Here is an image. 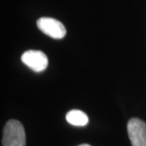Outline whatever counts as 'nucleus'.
Returning a JSON list of instances; mask_svg holds the SVG:
<instances>
[{
    "label": "nucleus",
    "mask_w": 146,
    "mask_h": 146,
    "mask_svg": "<svg viewBox=\"0 0 146 146\" xmlns=\"http://www.w3.org/2000/svg\"><path fill=\"white\" fill-rule=\"evenodd\" d=\"M66 119L70 124L77 127H84L89 123V117L87 115L79 110H72L66 115Z\"/></svg>",
    "instance_id": "obj_5"
},
{
    "label": "nucleus",
    "mask_w": 146,
    "mask_h": 146,
    "mask_svg": "<svg viewBox=\"0 0 146 146\" xmlns=\"http://www.w3.org/2000/svg\"><path fill=\"white\" fill-rule=\"evenodd\" d=\"M127 133L131 146H146V123L133 118L127 123Z\"/></svg>",
    "instance_id": "obj_3"
},
{
    "label": "nucleus",
    "mask_w": 146,
    "mask_h": 146,
    "mask_svg": "<svg viewBox=\"0 0 146 146\" xmlns=\"http://www.w3.org/2000/svg\"><path fill=\"white\" fill-rule=\"evenodd\" d=\"M3 146H25V131L21 122L11 119L7 122L3 128L2 140Z\"/></svg>",
    "instance_id": "obj_1"
},
{
    "label": "nucleus",
    "mask_w": 146,
    "mask_h": 146,
    "mask_svg": "<svg viewBox=\"0 0 146 146\" xmlns=\"http://www.w3.org/2000/svg\"><path fill=\"white\" fill-rule=\"evenodd\" d=\"M36 26L47 36L54 39L63 38L67 30L60 21L50 17H42L36 21Z\"/></svg>",
    "instance_id": "obj_2"
},
{
    "label": "nucleus",
    "mask_w": 146,
    "mask_h": 146,
    "mask_svg": "<svg viewBox=\"0 0 146 146\" xmlns=\"http://www.w3.org/2000/svg\"><path fill=\"white\" fill-rule=\"evenodd\" d=\"M21 60L27 67L36 72L46 70L48 66V58L41 50H27L21 55Z\"/></svg>",
    "instance_id": "obj_4"
},
{
    "label": "nucleus",
    "mask_w": 146,
    "mask_h": 146,
    "mask_svg": "<svg viewBox=\"0 0 146 146\" xmlns=\"http://www.w3.org/2000/svg\"><path fill=\"white\" fill-rule=\"evenodd\" d=\"M78 146H91L88 145V144H83V145H78Z\"/></svg>",
    "instance_id": "obj_6"
}]
</instances>
